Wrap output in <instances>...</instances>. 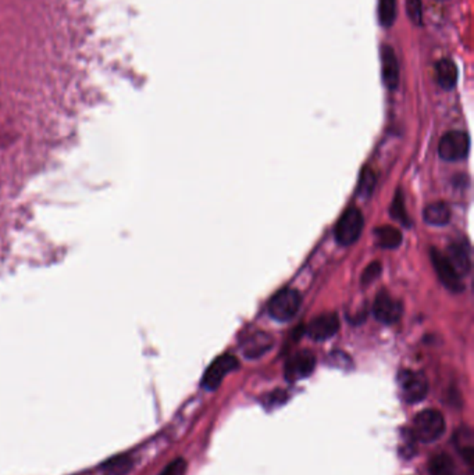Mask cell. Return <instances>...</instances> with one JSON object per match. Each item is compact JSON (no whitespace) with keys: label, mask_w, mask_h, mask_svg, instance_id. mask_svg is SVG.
Listing matches in <instances>:
<instances>
[{"label":"cell","mask_w":474,"mask_h":475,"mask_svg":"<svg viewBox=\"0 0 474 475\" xmlns=\"http://www.w3.org/2000/svg\"><path fill=\"white\" fill-rule=\"evenodd\" d=\"M445 433L444 416L434 408H427L419 413L413 421L412 434L422 443H433Z\"/></svg>","instance_id":"cell-1"},{"label":"cell","mask_w":474,"mask_h":475,"mask_svg":"<svg viewBox=\"0 0 474 475\" xmlns=\"http://www.w3.org/2000/svg\"><path fill=\"white\" fill-rule=\"evenodd\" d=\"M398 385L402 399L410 404L422 402L429 394V381L424 374L417 371H400L398 375Z\"/></svg>","instance_id":"cell-2"},{"label":"cell","mask_w":474,"mask_h":475,"mask_svg":"<svg viewBox=\"0 0 474 475\" xmlns=\"http://www.w3.org/2000/svg\"><path fill=\"white\" fill-rule=\"evenodd\" d=\"M363 214L357 207H348L341 219H338L335 229H334V235L335 239L340 245L344 246H349L352 244H355L356 241L359 239L362 231H363Z\"/></svg>","instance_id":"cell-3"},{"label":"cell","mask_w":474,"mask_h":475,"mask_svg":"<svg viewBox=\"0 0 474 475\" xmlns=\"http://www.w3.org/2000/svg\"><path fill=\"white\" fill-rule=\"evenodd\" d=\"M470 150V138L462 131L446 132L438 145V154L445 161H459L468 157Z\"/></svg>","instance_id":"cell-4"},{"label":"cell","mask_w":474,"mask_h":475,"mask_svg":"<svg viewBox=\"0 0 474 475\" xmlns=\"http://www.w3.org/2000/svg\"><path fill=\"white\" fill-rule=\"evenodd\" d=\"M302 299L295 290H282L269 303V313L277 321H289L299 311Z\"/></svg>","instance_id":"cell-5"},{"label":"cell","mask_w":474,"mask_h":475,"mask_svg":"<svg viewBox=\"0 0 474 475\" xmlns=\"http://www.w3.org/2000/svg\"><path fill=\"white\" fill-rule=\"evenodd\" d=\"M236 368H238V360L236 356L223 355V356L217 357L204 371L202 382H200L202 388H204L206 391L217 389L220 387L221 381L224 379V377L229 372L234 371Z\"/></svg>","instance_id":"cell-6"},{"label":"cell","mask_w":474,"mask_h":475,"mask_svg":"<svg viewBox=\"0 0 474 475\" xmlns=\"http://www.w3.org/2000/svg\"><path fill=\"white\" fill-rule=\"evenodd\" d=\"M432 260L434 265L435 273L439 278V281L444 284L445 288H448L452 292H462L465 290L462 284V277L456 273V270L452 267L449 260L444 253H441L437 249H432Z\"/></svg>","instance_id":"cell-7"},{"label":"cell","mask_w":474,"mask_h":475,"mask_svg":"<svg viewBox=\"0 0 474 475\" xmlns=\"http://www.w3.org/2000/svg\"><path fill=\"white\" fill-rule=\"evenodd\" d=\"M402 304L394 299L390 293L380 292L377 294L374 304H373V313L377 321L381 324H394L400 316H402Z\"/></svg>","instance_id":"cell-8"},{"label":"cell","mask_w":474,"mask_h":475,"mask_svg":"<svg viewBox=\"0 0 474 475\" xmlns=\"http://www.w3.org/2000/svg\"><path fill=\"white\" fill-rule=\"evenodd\" d=\"M316 367V359L311 352H299L294 355L285 365V377L288 381L295 382L308 378Z\"/></svg>","instance_id":"cell-9"},{"label":"cell","mask_w":474,"mask_h":475,"mask_svg":"<svg viewBox=\"0 0 474 475\" xmlns=\"http://www.w3.org/2000/svg\"><path fill=\"white\" fill-rule=\"evenodd\" d=\"M338 329H340L338 317L334 313H327L313 319L308 326L306 333L313 340L321 342L334 336L338 332Z\"/></svg>","instance_id":"cell-10"},{"label":"cell","mask_w":474,"mask_h":475,"mask_svg":"<svg viewBox=\"0 0 474 475\" xmlns=\"http://www.w3.org/2000/svg\"><path fill=\"white\" fill-rule=\"evenodd\" d=\"M452 267L456 270V273L462 275H468L472 270V257H470V248L463 241L453 242L448 246L446 253H444Z\"/></svg>","instance_id":"cell-11"},{"label":"cell","mask_w":474,"mask_h":475,"mask_svg":"<svg viewBox=\"0 0 474 475\" xmlns=\"http://www.w3.org/2000/svg\"><path fill=\"white\" fill-rule=\"evenodd\" d=\"M381 76L384 85L394 91L399 85V64L395 52L391 46L383 45L381 47Z\"/></svg>","instance_id":"cell-12"},{"label":"cell","mask_w":474,"mask_h":475,"mask_svg":"<svg viewBox=\"0 0 474 475\" xmlns=\"http://www.w3.org/2000/svg\"><path fill=\"white\" fill-rule=\"evenodd\" d=\"M435 79H437V84L446 91H451L455 88L458 82V69L451 59H441L437 62Z\"/></svg>","instance_id":"cell-13"},{"label":"cell","mask_w":474,"mask_h":475,"mask_svg":"<svg viewBox=\"0 0 474 475\" xmlns=\"http://www.w3.org/2000/svg\"><path fill=\"white\" fill-rule=\"evenodd\" d=\"M273 346V339L270 335L265 332H258L252 335L245 343H243V353L246 357H260L266 352H269Z\"/></svg>","instance_id":"cell-14"},{"label":"cell","mask_w":474,"mask_h":475,"mask_svg":"<svg viewBox=\"0 0 474 475\" xmlns=\"http://www.w3.org/2000/svg\"><path fill=\"white\" fill-rule=\"evenodd\" d=\"M424 221L430 225H435V227H442L445 224L449 222L451 219V210L449 207L444 203V202H435L429 205L424 209L423 213Z\"/></svg>","instance_id":"cell-15"},{"label":"cell","mask_w":474,"mask_h":475,"mask_svg":"<svg viewBox=\"0 0 474 475\" xmlns=\"http://www.w3.org/2000/svg\"><path fill=\"white\" fill-rule=\"evenodd\" d=\"M377 245L381 246L383 249H396L402 244V234L400 231L391 227V225H384L380 227L374 231Z\"/></svg>","instance_id":"cell-16"},{"label":"cell","mask_w":474,"mask_h":475,"mask_svg":"<svg viewBox=\"0 0 474 475\" xmlns=\"http://www.w3.org/2000/svg\"><path fill=\"white\" fill-rule=\"evenodd\" d=\"M134 467V459L129 454H120L102 464L103 475H127Z\"/></svg>","instance_id":"cell-17"},{"label":"cell","mask_w":474,"mask_h":475,"mask_svg":"<svg viewBox=\"0 0 474 475\" xmlns=\"http://www.w3.org/2000/svg\"><path fill=\"white\" fill-rule=\"evenodd\" d=\"M429 470L432 475H458L452 459L445 453H439L430 460Z\"/></svg>","instance_id":"cell-18"},{"label":"cell","mask_w":474,"mask_h":475,"mask_svg":"<svg viewBox=\"0 0 474 475\" xmlns=\"http://www.w3.org/2000/svg\"><path fill=\"white\" fill-rule=\"evenodd\" d=\"M456 447L461 453V456L466 460V463L470 466L474 453V440L472 431L465 430V431H458L456 433Z\"/></svg>","instance_id":"cell-19"},{"label":"cell","mask_w":474,"mask_h":475,"mask_svg":"<svg viewBox=\"0 0 474 475\" xmlns=\"http://www.w3.org/2000/svg\"><path fill=\"white\" fill-rule=\"evenodd\" d=\"M376 188V174L370 167H363L359 176L356 192L360 198H369Z\"/></svg>","instance_id":"cell-20"},{"label":"cell","mask_w":474,"mask_h":475,"mask_svg":"<svg viewBox=\"0 0 474 475\" xmlns=\"http://www.w3.org/2000/svg\"><path fill=\"white\" fill-rule=\"evenodd\" d=\"M396 0H380L378 1V18L383 27H391L395 21Z\"/></svg>","instance_id":"cell-21"},{"label":"cell","mask_w":474,"mask_h":475,"mask_svg":"<svg viewBox=\"0 0 474 475\" xmlns=\"http://www.w3.org/2000/svg\"><path fill=\"white\" fill-rule=\"evenodd\" d=\"M391 216L393 219L399 221L400 224L403 225H409V216H407V212L405 209V205H403V198L400 195V192H396L395 198L393 200V205H391Z\"/></svg>","instance_id":"cell-22"},{"label":"cell","mask_w":474,"mask_h":475,"mask_svg":"<svg viewBox=\"0 0 474 475\" xmlns=\"http://www.w3.org/2000/svg\"><path fill=\"white\" fill-rule=\"evenodd\" d=\"M406 11H407L409 18L415 24H422V20H423L422 0H406Z\"/></svg>","instance_id":"cell-23"},{"label":"cell","mask_w":474,"mask_h":475,"mask_svg":"<svg viewBox=\"0 0 474 475\" xmlns=\"http://www.w3.org/2000/svg\"><path fill=\"white\" fill-rule=\"evenodd\" d=\"M380 274H381V264H380L378 261H374V263L369 264V265L364 268L360 281H362L363 285H369V284H371L374 280H377V278L380 277Z\"/></svg>","instance_id":"cell-24"},{"label":"cell","mask_w":474,"mask_h":475,"mask_svg":"<svg viewBox=\"0 0 474 475\" xmlns=\"http://www.w3.org/2000/svg\"><path fill=\"white\" fill-rule=\"evenodd\" d=\"M184 469H185L184 460L178 459V460H174L173 463H170L160 475H181L183 474V471H184Z\"/></svg>","instance_id":"cell-25"},{"label":"cell","mask_w":474,"mask_h":475,"mask_svg":"<svg viewBox=\"0 0 474 475\" xmlns=\"http://www.w3.org/2000/svg\"><path fill=\"white\" fill-rule=\"evenodd\" d=\"M334 355H335V357H338V360H342V359L347 356V355H345V353H342V352H335ZM335 366L341 367V368H345V367H347L345 365H344V363H342V362H338V365H335Z\"/></svg>","instance_id":"cell-26"}]
</instances>
